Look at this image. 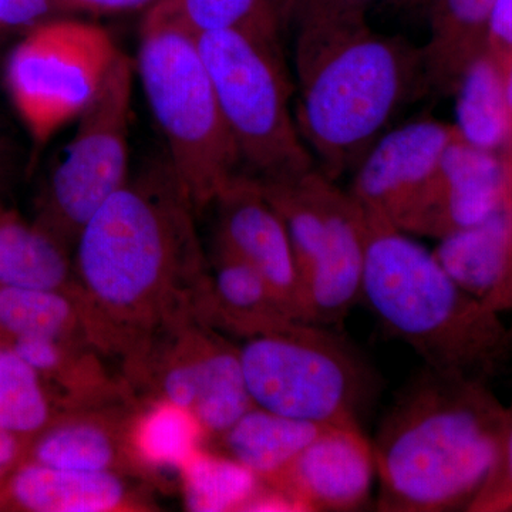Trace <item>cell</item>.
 Segmentation results:
<instances>
[{"instance_id": "1", "label": "cell", "mask_w": 512, "mask_h": 512, "mask_svg": "<svg viewBox=\"0 0 512 512\" xmlns=\"http://www.w3.org/2000/svg\"><path fill=\"white\" fill-rule=\"evenodd\" d=\"M192 202L167 163L124 185L77 237L90 338L146 353L198 315L210 289Z\"/></svg>"}, {"instance_id": "2", "label": "cell", "mask_w": 512, "mask_h": 512, "mask_svg": "<svg viewBox=\"0 0 512 512\" xmlns=\"http://www.w3.org/2000/svg\"><path fill=\"white\" fill-rule=\"evenodd\" d=\"M295 120L316 168L338 181L429 92L421 47L369 23L296 32Z\"/></svg>"}, {"instance_id": "3", "label": "cell", "mask_w": 512, "mask_h": 512, "mask_svg": "<svg viewBox=\"0 0 512 512\" xmlns=\"http://www.w3.org/2000/svg\"><path fill=\"white\" fill-rule=\"evenodd\" d=\"M505 421L473 380L426 367L400 394L373 443L377 510L471 505L493 474Z\"/></svg>"}, {"instance_id": "4", "label": "cell", "mask_w": 512, "mask_h": 512, "mask_svg": "<svg viewBox=\"0 0 512 512\" xmlns=\"http://www.w3.org/2000/svg\"><path fill=\"white\" fill-rule=\"evenodd\" d=\"M366 217L362 301L426 367L470 379L500 345L495 313L464 292L433 251L393 225Z\"/></svg>"}, {"instance_id": "5", "label": "cell", "mask_w": 512, "mask_h": 512, "mask_svg": "<svg viewBox=\"0 0 512 512\" xmlns=\"http://www.w3.org/2000/svg\"><path fill=\"white\" fill-rule=\"evenodd\" d=\"M134 64L167 143L168 164L194 208H204L242 163L197 39L174 23L143 20Z\"/></svg>"}, {"instance_id": "6", "label": "cell", "mask_w": 512, "mask_h": 512, "mask_svg": "<svg viewBox=\"0 0 512 512\" xmlns=\"http://www.w3.org/2000/svg\"><path fill=\"white\" fill-rule=\"evenodd\" d=\"M195 39L248 174L279 181L315 168L292 111L281 40L244 29L208 30Z\"/></svg>"}, {"instance_id": "7", "label": "cell", "mask_w": 512, "mask_h": 512, "mask_svg": "<svg viewBox=\"0 0 512 512\" xmlns=\"http://www.w3.org/2000/svg\"><path fill=\"white\" fill-rule=\"evenodd\" d=\"M239 352L255 406L316 424L357 423L369 375L325 326L298 322L249 338Z\"/></svg>"}, {"instance_id": "8", "label": "cell", "mask_w": 512, "mask_h": 512, "mask_svg": "<svg viewBox=\"0 0 512 512\" xmlns=\"http://www.w3.org/2000/svg\"><path fill=\"white\" fill-rule=\"evenodd\" d=\"M120 52L93 23L49 19L26 30L6 60L5 83L36 147L79 119Z\"/></svg>"}, {"instance_id": "9", "label": "cell", "mask_w": 512, "mask_h": 512, "mask_svg": "<svg viewBox=\"0 0 512 512\" xmlns=\"http://www.w3.org/2000/svg\"><path fill=\"white\" fill-rule=\"evenodd\" d=\"M136 64L121 50L50 174L37 222L67 244L128 183V131Z\"/></svg>"}, {"instance_id": "10", "label": "cell", "mask_w": 512, "mask_h": 512, "mask_svg": "<svg viewBox=\"0 0 512 512\" xmlns=\"http://www.w3.org/2000/svg\"><path fill=\"white\" fill-rule=\"evenodd\" d=\"M457 136L436 119L390 128L353 170L349 194L369 217L426 237L441 158Z\"/></svg>"}, {"instance_id": "11", "label": "cell", "mask_w": 512, "mask_h": 512, "mask_svg": "<svg viewBox=\"0 0 512 512\" xmlns=\"http://www.w3.org/2000/svg\"><path fill=\"white\" fill-rule=\"evenodd\" d=\"M184 328L160 370V399L190 410L205 433L220 437L255 406L241 352L217 335Z\"/></svg>"}, {"instance_id": "12", "label": "cell", "mask_w": 512, "mask_h": 512, "mask_svg": "<svg viewBox=\"0 0 512 512\" xmlns=\"http://www.w3.org/2000/svg\"><path fill=\"white\" fill-rule=\"evenodd\" d=\"M373 444L357 423L328 424L319 431L274 488L296 511H355L372 495Z\"/></svg>"}, {"instance_id": "13", "label": "cell", "mask_w": 512, "mask_h": 512, "mask_svg": "<svg viewBox=\"0 0 512 512\" xmlns=\"http://www.w3.org/2000/svg\"><path fill=\"white\" fill-rule=\"evenodd\" d=\"M218 247L259 272L302 320L301 281L288 229L252 175L239 173L215 198Z\"/></svg>"}, {"instance_id": "14", "label": "cell", "mask_w": 512, "mask_h": 512, "mask_svg": "<svg viewBox=\"0 0 512 512\" xmlns=\"http://www.w3.org/2000/svg\"><path fill=\"white\" fill-rule=\"evenodd\" d=\"M367 217L348 190L332 185L328 229L318 261L302 293L303 322L325 326L342 322L362 301Z\"/></svg>"}, {"instance_id": "15", "label": "cell", "mask_w": 512, "mask_h": 512, "mask_svg": "<svg viewBox=\"0 0 512 512\" xmlns=\"http://www.w3.org/2000/svg\"><path fill=\"white\" fill-rule=\"evenodd\" d=\"M512 202V156L481 150L460 134L441 158L426 237L473 227Z\"/></svg>"}, {"instance_id": "16", "label": "cell", "mask_w": 512, "mask_h": 512, "mask_svg": "<svg viewBox=\"0 0 512 512\" xmlns=\"http://www.w3.org/2000/svg\"><path fill=\"white\" fill-rule=\"evenodd\" d=\"M471 298L497 313L512 306V202L473 227L439 238L433 251Z\"/></svg>"}, {"instance_id": "17", "label": "cell", "mask_w": 512, "mask_h": 512, "mask_svg": "<svg viewBox=\"0 0 512 512\" xmlns=\"http://www.w3.org/2000/svg\"><path fill=\"white\" fill-rule=\"evenodd\" d=\"M128 504L130 491L116 471L63 470L26 460L0 483V511L107 512Z\"/></svg>"}, {"instance_id": "18", "label": "cell", "mask_w": 512, "mask_h": 512, "mask_svg": "<svg viewBox=\"0 0 512 512\" xmlns=\"http://www.w3.org/2000/svg\"><path fill=\"white\" fill-rule=\"evenodd\" d=\"M201 313L215 325L248 339L282 332L302 322L264 276L218 245L215 274Z\"/></svg>"}, {"instance_id": "19", "label": "cell", "mask_w": 512, "mask_h": 512, "mask_svg": "<svg viewBox=\"0 0 512 512\" xmlns=\"http://www.w3.org/2000/svg\"><path fill=\"white\" fill-rule=\"evenodd\" d=\"M497 0H433L430 35L421 46L430 93H456L468 66L487 52L488 29Z\"/></svg>"}, {"instance_id": "20", "label": "cell", "mask_w": 512, "mask_h": 512, "mask_svg": "<svg viewBox=\"0 0 512 512\" xmlns=\"http://www.w3.org/2000/svg\"><path fill=\"white\" fill-rule=\"evenodd\" d=\"M325 426L254 406L221 434L222 454L272 485Z\"/></svg>"}, {"instance_id": "21", "label": "cell", "mask_w": 512, "mask_h": 512, "mask_svg": "<svg viewBox=\"0 0 512 512\" xmlns=\"http://www.w3.org/2000/svg\"><path fill=\"white\" fill-rule=\"evenodd\" d=\"M67 245L40 222L5 211L0 218V286L70 292Z\"/></svg>"}, {"instance_id": "22", "label": "cell", "mask_w": 512, "mask_h": 512, "mask_svg": "<svg viewBox=\"0 0 512 512\" xmlns=\"http://www.w3.org/2000/svg\"><path fill=\"white\" fill-rule=\"evenodd\" d=\"M298 0H157L144 20L167 22L194 35L244 29L281 40L293 25Z\"/></svg>"}, {"instance_id": "23", "label": "cell", "mask_w": 512, "mask_h": 512, "mask_svg": "<svg viewBox=\"0 0 512 512\" xmlns=\"http://www.w3.org/2000/svg\"><path fill=\"white\" fill-rule=\"evenodd\" d=\"M460 137L481 150L504 154L512 140V121L505 77L493 57H478L468 66L456 90Z\"/></svg>"}, {"instance_id": "24", "label": "cell", "mask_w": 512, "mask_h": 512, "mask_svg": "<svg viewBox=\"0 0 512 512\" xmlns=\"http://www.w3.org/2000/svg\"><path fill=\"white\" fill-rule=\"evenodd\" d=\"M127 453L126 436L94 417L56 419L33 437L28 460L63 470L116 471Z\"/></svg>"}, {"instance_id": "25", "label": "cell", "mask_w": 512, "mask_h": 512, "mask_svg": "<svg viewBox=\"0 0 512 512\" xmlns=\"http://www.w3.org/2000/svg\"><path fill=\"white\" fill-rule=\"evenodd\" d=\"M205 434L190 410L160 399L126 431L127 453L153 470L181 471Z\"/></svg>"}, {"instance_id": "26", "label": "cell", "mask_w": 512, "mask_h": 512, "mask_svg": "<svg viewBox=\"0 0 512 512\" xmlns=\"http://www.w3.org/2000/svg\"><path fill=\"white\" fill-rule=\"evenodd\" d=\"M79 330H87L86 319L72 292L0 286V339L73 342Z\"/></svg>"}, {"instance_id": "27", "label": "cell", "mask_w": 512, "mask_h": 512, "mask_svg": "<svg viewBox=\"0 0 512 512\" xmlns=\"http://www.w3.org/2000/svg\"><path fill=\"white\" fill-rule=\"evenodd\" d=\"M185 505L194 512L244 511L262 481L225 456L200 450L181 468Z\"/></svg>"}, {"instance_id": "28", "label": "cell", "mask_w": 512, "mask_h": 512, "mask_svg": "<svg viewBox=\"0 0 512 512\" xmlns=\"http://www.w3.org/2000/svg\"><path fill=\"white\" fill-rule=\"evenodd\" d=\"M56 419L49 384L0 339V429L33 439Z\"/></svg>"}, {"instance_id": "29", "label": "cell", "mask_w": 512, "mask_h": 512, "mask_svg": "<svg viewBox=\"0 0 512 512\" xmlns=\"http://www.w3.org/2000/svg\"><path fill=\"white\" fill-rule=\"evenodd\" d=\"M382 0H298L296 32H319L367 23V13Z\"/></svg>"}, {"instance_id": "30", "label": "cell", "mask_w": 512, "mask_h": 512, "mask_svg": "<svg viewBox=\"0 0 512 512\" xmlns=\"http://www.w3.org/2000/svg\"><path fill=\"white\" fill-rule=\"evenodd\" d=\"M470 507L476 511H501L512 507V419L505 421L493 474Z\"/></svg>"}, {"instance_id": "31", "label": "cell", "mask_w": 512, "mask_h": 512, "mask_svg": "<svg viewBox=\"0 0 512 512\" xmlns=\"http://www.w3.org/2000/svg\"><path fill=\"white\" fill-rule=\"evenodd\" d=\"M57 12V0H0V30H29Z\"/></svg>"}, {"instance_id": "32", "label": "cell", "mask_w": 512, "mask_h": 512, "mask_svg": "<svg viewBox=\"0 0 512 512\" xmlns=\"http://www.w3.org/2000/svg\"><path fill=\"white\" fill-rule=\"evenodd\" d=\"M487 53L500 69L512 62V0H497L488 29Z\"/></svg>"}, {"instance_id": "33", "label": "cell", "mask_w": 512, "mask_h": 512, "mask_svg": "<svg viewBox=\"0 0 512 512\" xmlns=\"http://www.w3.org/2000/svg\"><path fill=\"white\" fill-rule=\"evenodd\" d=\"M32 440V437L0 429V483L28 460Z\"/></svg>"}, {"instance_id": "34", "label": "cell", "mask_w": 512, "mask_h": 512, "mask_svg": "<svg viewBox=\"0 0 512 512\" xmlns=\"http://www.w3.org/2000/svg\"><path fill=\"white\" fill-rule=\"evenodd\" d=\"M157 0H57L62 12L121 13L148 9Z\"/></svg>"}, {"instance_id": "35", "label": "cell", "mask_w": 512, "mask_h": 512, "mask_svg": "<svg viewBox=\"0 0 512 512\" xmlns=\"http://www.w3.org/2000/svg\"><path fill=\"white\" fill-rule=\"evenodd\" d=\"M392 2L399 8L417 10V12H424L427 15V10H429L433 0H392Z\"/></svg>"}, {"instance_id": "36", "label": "cell", "mask_w": 512, "mask_h": 512, "mask_svg": "<svg viewBox=\"0 0 512 512\" xmlns=\"http://www.w3.org/2000/svg\"><path fill=\"white\" fill-rule=\"evenodd\" d=\"M505 93H507V101H508V107H510V114H511V121H512V62L510 63V66L507 67V70H505ZM504 154H512V140L510 147H508V150L505 151Z\"/></svg>"}, {"instance_id": "37", "label": "cell", "mask_w": 512, "mask_h": 512, "mask_svg": "<svg viewBox=\"0 0 512 512\" xmlns=\"http://www.w3.org/2000/svg\"><path fill=\"white\" fill-rule=\"evenodd\" d=\"M5 208L2 207V204H0V218H2V215L5 214Z\"/></svg>"}]
</instances>
